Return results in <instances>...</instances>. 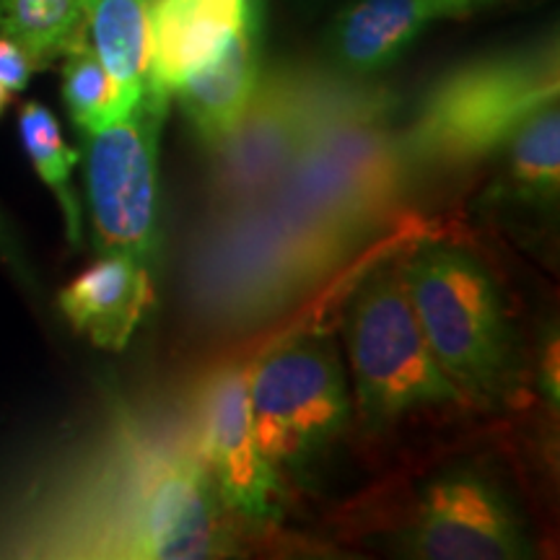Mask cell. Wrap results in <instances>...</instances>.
Masks as SVG:
<instances>
[{
	"mask_svg": "<svg viewBox=\"0 0 560 560\" xmlns=\"http://www.w3.org/2000/svg\"><path fill=\"white\" fill-rule=\"evenodd\" d=\"M153 299L149 265L128 255H100V260L60 289L58 306L75 332L96 348L117 353L128 348Z\"/></svg>",
	"mask_w": 560,
	"mask_h": 560,
	"instance_id": "5bb4252c",
	"label": "cell"
},
{
	"mask_svg": "<svg viewBox=\"0 0 560 560\" xmlns=\"http://www.w3.org/2000/svg\"><path fill=\"white\" fill-rule=\"evenodd\" d=\"M195 441L231 514L252 524L280 520V472L252 431L249 369L231 363L210 376L200 392Z\"/></svg>",
	"mask_w": 560,
	"mask_h": 560,
	"instance_id": "8fae6325",
	"label": "cell"
},
{
	"mask_svg": "<svg viewBox=\"0 0 560 560\" xmlns=\"http://www.w3.org/2000/svg\"><path fill=\"white\" fill-rule=\"evenodd\" d=\"M495 156H503L499 187L506 198L542 210L556 206L560 187L558 102L527 117Z\"/></svg>",
	"mask_w": 560,
	"mask_h": 560,
	"instance_id": "e0dca14e",
	"label": "cell"
},
{
	"mask_svg": "<svg viewBox=\"0 0 560 560\" xmlns=\"http://www.w3.org/2000/svg\"><path fill=\"white\" fill-rule=\"evenodd\" d=\"M400 548L423 560H522L535 550L501 482L472 465L446 467L418 490Z\"/></svg>",
	"mask_w": 560,
	"mask_h": 560,
	"instance_id": "30bf717a",
	"label": "cell"
},
{
	"mask_svg": "<svg viewBox=\"0 0 560 560\" xmlns=\"http://www.w3.org/2000/svg\"><path fill=\"white\" fill-rule=\"evenodd\" d=\"M19 138L42 185L58 200L70 247L79 249L83 244V210L79 195L73 190V166L79 164V151L70 149L62 138L58 117L39 102H26L21 107Z\"/></svg>",
	"mask_w": 560,
	"mask_h": 560,
	"instance_id": "ac0fdd59",
	"label": "cell"
},
{
	"mask_svg": "<svg viewBox=\"0 0 560 560\" xmlns=\"http://www.w3.org/2000/svg\"><path fill=\"white\" fill-rule=\"evenodd\" d=\"M540 387L552 402V408H558V340L552 338L545 346V355L540 361Z\"/></svg>",
	"mask_w": 560,
	"mask_h": 560,
	"instance_id": "603a6c76",
	"label": "cell"
},
{
	"mask_svg": "<svg viewBox=\"0 0 560 560\" xmlns=\"http://www.w3.org/2000/svg\"><path fill=\"white\" fill-rule=\"evenodd\" d=\"M32 75H34L32 60L26 58L24 50H21L16 42L9 39L3 32H0V81L16 94V91H24L30 86Z\"/></svg>",
	"mask_w": 560,
	"mask_h": 560,
	"instance_id": "7402d4cb",
	"label": "cell"
},
{
	"mask_svg": "<svg viewBox=\"0 0 560 560\" xmlns=\"http://www.w3.org/2000/svg\"><path fill=\"white\" fill-rule=\"evenodd\" d=\"M170 96L143 91L136 107L81 132L91 242L100 255H128L153 268L159 249V143Z\"/></svg>",
	"mask_w": 560,
	"mask_h": 560,
	"instance_id": "9c48e42d",
	"label": "cell"
},
{
	"mask_svg": "<svg viewBox=\"0 0 560 560\" xmlns=\"http://www.w3.org/2000/svg\"><path fill=\"white\" fill-rule=\"evenodd\" d=\"M369 81L338 73L330 66L293 60L262 68L247 109L229 136L208 151L210 210L260 200L322 125L353 102Z\"/></svg>",
	"mask_w": 560,
	"mask_h": 560,
	"instance_id": "5b68a950",
	"label": "cell"
},
{
	"mask_svg": "<svg viewBox=\"0 0 560 560\" xmlns=\"http://www.w3.org/2000/svg\"><path fill=\"white\" fill-rule=\"evenodd\" d=\"M0 262H3L5 268L16 276V280L24 285V289L37 291V280H34L32 265H30V260H26L16 231L11 229V223H9V219H5L3 210H0Z\"/></svg>",
	"mask_w": 560,
	"mask_h": 560,
	"instance_id": "44dd1931",
	"label": "cell"
},
{
	"mask_svg": "<svg viewBox=\"0 0 560 560\" xmlns=\"http://www.w3.org/2000/svg\"><path fill=\"white\" fill-rule=\"evenodd\" d=\"M0 32L16 42L34 70L89 39L81 0H0Z\"/></svg>",
	"mask_w": 560,
	"mask_h": 560,
	"instance_id": "d6986e66",
	"label": "cell"
},
{
	"mask_svg": "<svg viewBox=\"0 0 560 560\" xmlns=\"http://www.w3.org/2000/svg\"><path fill=\"white\" fill-rule=\"evenodd\" d=\"M62 58V102L79 132L100 130L132 109L89 39L70 47Z\"/></svg>",
	"mask_w": 560,
	"mask_h": 560,
	"instance_id": "ffe728a7",
	"label": "cell"
},
{
	"mask_svg": "<svg viewBox=\"0 0 560 560\" xmlns=\"http://www.w3.org/2000/svg\"><path fill=\"white\" fill-rule=\"evenodd\" d=\"M465 11L462 0H348L327 26V66L371 79L400 60L433 21Z\"/></svg>",
	"mask_w": 560,
	"mask_h": 560,
	"instance_id": "7c38bea8",
	"label": "cell"
},
{
	"mask_svg": "<svg viewBox=\"0 0 560 560\" xmlns=\"http://www.w3.org/2000/svg\"><path fill=\"white\" fill-rule=\"evenodd\" d=\"M410 306L433 359L467 402L511 382V327L495 278L472 252L429 242L400 262Z\"/></svg>",
	"mask_w": 560,
	"mask_h": 560,
	"instance_id": "8992f818",
	"label": "cell"
},
{
	"mask_svg": "<svg viewBox=\"0 0 560 560\" xmlns=\"http://www.w3.org/2000/svg\"><path fill=\"white\" fill-rule=\"evenodd\" d=\"M558 37L478 55L441 73L400 128L412 179L459 177L493 159L514 130L558 102Z\"/></svg>",
	"mask_w": 560,
	"mask_h": 560,
	"instance_id": "3957f363",
	"label": "cell"
},
{
	"mask_svg": "<svg viewBox=\"0 0 560 560\" xmlns=\"http://www.w3.org/2000/svg\"><path fill=\"white\" fill-rule=\"evenodd\" d=\"M395 117V91L369 81L353 102L322 125L260 200L376 240L416 190Z\"/></svg>",
	"mask_w": 560,
	"mask_h": 560,
	"instance_id": "277c9868",
	"label": "cell"
},
{
	"mask_svg": "<svg viewBox=\"0 0 560 560\" xmlns=\"http://www.w3.org/2000/svg\"><path fill=\"white\" fill-rule=\"evenodd\" d=\"M262 30L265 9L252 13L226 47L172 94L206 151L229 136L255 94L262 73Z\"/></svg>",
	"mask_w": 560,
	"mask_h": 560,
	"instance_id": "9a60e30c",
	"label": "cell"
},
{
	"mask_svg": "<svg viewBox=\"0 0 560 560\" xmlns=\"http://www.w3.org/2000/svg\"><path fill=\"white\" fill-rule=\"evenodd\" d=\"M371 240L268 200L210 210L187 252V301L223 330L265 325L342 270Z\"/></svg>",
	"mask_w": 560,
	"mask_h": 560,
	"instance_id": "7a4b0ae2",
	"label": "cell"
},
{
	"mask_svg": "<svg viewBox=\"0 0 560 560\" xmlns=\"http://www.w3.org/2000/svg\"><path fill=\"white\" fill-rule=\"evenodd\" d=\"M342 327L355 400L369 429H384L423 408L467 402L433 359L400 262L376 265L355 285Z\"/></svg>",
	"mask_w": 560,
	"mask_h": 560,
	"instance_id": "52a82bcc",
	"label": "cell"
},
{
	"mask_svg": "<svg viewBox=\"0 0 560 560\" xmlns=\"http://www.w3.org/2000/svg\"><path fill=\"white\" fill-rule=\"evenodd\" d=\"M462 3H467V5H470V0H462Z\"/></svg>",
	"mask_w": 560,
	"mask_h": 560,
	"instance_id": "d4e9b609",
	"label": "cell"
},
{
	"mask_svg": "<svg viewBox=\"0 0 560 560\" xmlns=\"http://www.w3.org/2000/svg\"><path fill=\"white\" fill-rule=\"evenodd\" d=\"M262 0H153L149 19V86L170 96L219 55Z\"/></svg>",
	"mask_w": 560,
	"mask_h": 560,
	"instance_id": "4fadbf2b",
	"label": "cell"
},
{
	"mask_svg": "<svg viewBox=\"0 0 560 560\" xmlns=\"http://www.w3.org/2000/svg\"><path fill=\"white\" fill-rule=\"evenodd\" d=\"M187 425L117 405L94 439L42 480L3 548L19 556L159 560L236 552L234 514Z\"/></svg>",
	"mask_w": 560,
	"mask_h": 560,
	"instance_id": "6da1fadb",
	"label": "cell"
},
{
	"mask_svg": "<svg viewBox=\"0 0 560 560\" xmlns=\"http://www.w3.org/2000/svg\"><path fill=\"white\" fill-rule=\"evenodd\" d=\"M257 446L276 470L301 472L348 429L350 395L340 350L327 332L276 346L249 371Z\"/></svg>",
	"mask_w": 560,
	"mask_h": 560,
	"instance_id": "ba28073f",
	"label": "cell"
},
{
	"mask_svg": "<svg viewBox=\"0 0 560 560\" xmlns=\"http://www.w3.org/2000/svg\"><path fill=\"white\" fill-rule=\"evenodd\" d=\"M11 100H13V91L5 86L3 81H0V117H3L5 109L11 107Z\"/></svg>",
	"mask_w": 560,
	"mask_h": 560,
	"instance_id": "cb8c5ba5",
	"label": "cell"
},
{
	"mask_svg": "<svg viewBox=\"0 0 560 560\" xmlns=\"http://www.w3.org/2000/svg\"><path fill=\"white\" fill-rule=\"evenodd\" d=\"M153 0H81L89 42L120 86L128 107L149 86V19Z\"/></svg>",
	"mask_w": 560,
	"mask_h": 560,
	"instance_id": "2e32d148",
	"label": "cell"
}]
</instances>
